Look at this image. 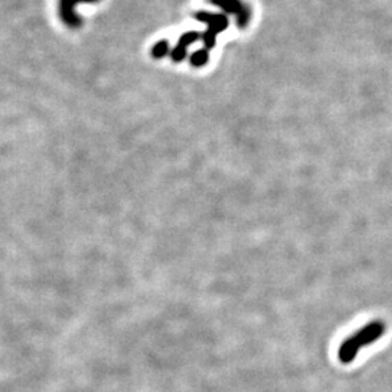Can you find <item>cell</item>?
<instances>
[{
    "label": "cell",
    "mask_w": 392,
    "mask_h": 392,
    "mask_svg": "<svg viewBox=\"0 0 392 392\" xmlns=\"http://www.w3.org/2000/svg\"><path fill=\"white\" fill-rule=\"evenodd\" d=\"M385 330L387 327L382 321H372L366 324L359 332L352 334L349 339L341 343L339 349V360L345 365L352 363L356 359L359 350L365 346L372 345L378 339H381L385 334Z\"/></svg>",
    "instance_id": "6da1fadb"
},
{
    "label": "cell",
    "mask_w": 392,
    "mask_h": 392,
    "mask_svg": "<svg viewBox=\"0 0 392 392\" xmlns=\"http://www.w3.org/2000/svg\"><path fill=\"white\" fill-rule=\"evenodd\" d=\"M195 18L205 22L208 29L202 35L204 41V48L210 51L211 48L215 45V38L219 32H223L228 27V19L224 15H217V14H210V12H198L195 15Z\"/></svg>",
    "instance_id": "7a4b0ae2"
},
{
    "label": "cell",
    "mask_w": 392,
    "mask_h": 392,
    "mask_svg": "<svg viewBox=\"0 0 392 392\" xmlns=\"http://www.w3.org/2000/svg\"><path fill=\"white\" fill-rule=\"evenodd\" d=\"M84 2H97V0H60V16L67 27L79 28L82 25V19L76 15L75 6Z\"/></svg>",
    "instance_id": "3957f363"
},
{
    "label": "cell",
    "mask_w": 392,
    "mask_h": 392,
    "mask_svg": "<svg viewBox=\"0 0 392 392\" xmlns=\"http://www.w3.org/2000/svg\"><path fill=\"white\" fill-rule=\"evenodd\" d=\"M210 3L223 8L225 12L234 14L237 16L238 27H244L249 22V10L241 5L238 0H210Z\"/></svg>",
    "instance_id": "277c9868"
},
{
    "label": "cell",
    "mask_w": 392,
    "mask_h": 392,
    "mask_svg": "<svg viewBox=\"0 0 392 392\" xmlns=\"http://www.w3.org/2000/svg\"><path fill=\"white\" fill-rule=\"evenodd\" d=\"M199 38H202V35L199 32H186V34H183L180 38H179V42L177 45L171 50L170 56H171V60L175 61V63H179V61H182L183 58L186 57V53H188V47L192 45L193 42L198 41Z\"/></svg>",
    "instance_id": "5b68a950"
},
{
    "label": "cell",
    "mask_w": 392,
    "mask_h": 392,
    "mask_svg": "<svg viewBox=\"0 0 392 392\" xmlns=\"http://www.w3.org/2000/svg\"><path fill=\"white\" fill-rule=\"evenodd\" d=\"M208 58H210V51L205 50V48H202V50L199 51H196L192 57H191V63L193 67H202L208 63Z\"/></svg>",
    "instance_id": "8992f818"
},
{
    "label": "cell",
    "mask_w": 392,
    "mask_h": 392,
    "mask_svg": "<svg viewBox=\"0 0 392 392\" xmlns=\"http://www.w3.org/2000/svg\"><path fill=\"white\" fill-rule=\"evenodd\" d=\"M170 53V47L167 41H158L154 47H153V57L154 58H163L164 56H167Z\"/></svg>",
    "instance_id": "52a82bcc"
}]
</instances>
